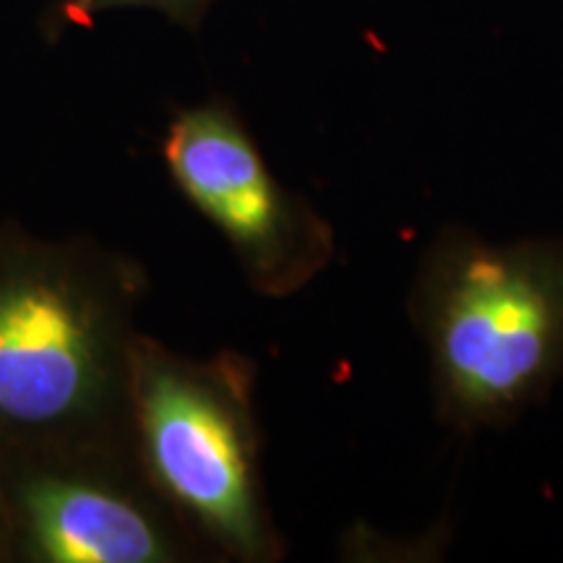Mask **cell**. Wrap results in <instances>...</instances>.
Masks as SVG:
<instances>
[{
  "label": "cell",
  "mask_w": 563,
  "mask_h": 563,
  "mask_svg": "<svg viewBox=\"0 0 563 563\" xmlns=\"http://www.w3.org/2000/svg\"><path fill=\"white\" fill-rule=\"evenodd\" d=\"M162 157L186 201L222 232L256 292L287 298L332 264V224L274 178L228 102L180 110L167 125Z\"/></svg>",
  "instance_id": "5b68a950"
},
{
  "label": "cell",
  "mask_w": 563,
  "mask_h": 563,
  "mask_svg": "<svg viewBox=\"0 0 563 563\" xmlns=\"http://www.w3.org/2000/svg\"><path fill=\"white\" fill-rule=\"evenodd\" d=\"M256 368L238 352L199 361L141 334L133 350L125 446L194 538L222 559H282L262 475Z\"/></svg>",
  "instance_id": "3957f363"
},
{
  "label": "cell",
  "mask_w": 563,
  "mask_h": 563,
  "mask_svg": "<svg viewBox=\"0 0 563 563\" xmlns=\"http://www.w3.org/2000/svg\"><path fill=\"white\" fill-rule=\"evenodd\" d=\"M9 559L183 563L207 553L159 498L129 446L0 452Z\"/></svg>",
  "instance_id": "277c9868"
},
{
  "label": "cell",
  "mask_w": 563,
  "mask_h": 563,
  "mask_svg": "<svg viewBox=\"0 0 563 563\" xmlns=\"http://www.w3.org/2000/svg\"><path fill=\"white\" fill-rule=\"evenodd\" d=\"M146 272L0 224V452L125 446Z\"/></svg>",
  "instance_id": "6da1fadb"
},
{
  "label": "cell",
  "mask_w": 563,
  "mask_h": 563,
  "mask_svg": "<svg viewBox=\"0 0 563 563\" xmlns=\"http://www.w3.org/2000/svg\"><path fill=\"white\" fill-rule=\"evenodd\" d=\"M410 313L443 426H506L563 378V238L443 230L418 266Z\"/></svg>",
  "instance_id": "7a4b0ae2"
},
{
  "label": "cell",
  "mask_w": 563,
  "mask_h": 563,
  "mask_svg": "<svg viewBox=\"0 0 563 563\" xmlns=\"http://www.w3.org/2000/svg\"><path fill=\"white\" fill-rule=\"evenodd\" d=\"M211 3L214 0H55L60 19L74 21V24H87V21L110 11L141 9L159 13V16L170 19L186 30H199Z\"/></svg>",
  "instance_id": "8992f818"
},
{
  "label": "cell",
  "mask_w": 563,
  "mask_h": 563,
  "mask_svg": "<svg viewBox=\"0 0 563 563\" xmlns=\"http://www.w3.org/2000/svg\"><path fill=\"white\" fill-rule=\"evenodd\" d=\"M11 561L9 559V530H5V511H3V498H0V563Z\"/></svg>",
  "instance_id": "52a82bcc"
}]
</instances>
